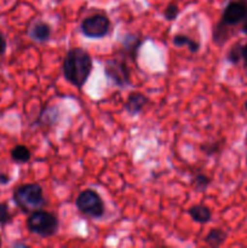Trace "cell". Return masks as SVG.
<instances>
[{
	"instance_id": "277c9868",
	"label": "cell",
	"mask_w": 247,
	"mask_h": 248,
	"mask_svg": "<svg viewBox=\"0 0 247 248\" xmlns=\"http://www.w3.org/2000/svg\"><path fill=\"white\" fill-rule=\"evenodd\" d=\"M27 229L43 239L55 236L60 229V220L53 213L39 210L31 212L27 219Z\"/></svg>"
},
{
	"instance_id": "cb8c5ba5",
	"label": "cell",
	"mask_w": 247,
	"mask_h": 248,
	"mask_svg": "<svg viewBox=\"0 0 247 248\" xmlns=\"http://www.w3.org/2000/svg\"><path fill=\"white\" fill-rule=\"evenodd\" d=\"M245 109H246V111H247V101L245 102Z\"/></svg>"
},
{
	"instance_id": "52a82bcc",
	"label": "cell",
	"mask_w": 247,
	"mask_h": 248,
	"mask_svg": "<svg viewBox=\"0 0 247 248\" xmlns=\"http://www.w3.org/2000/svg\"><path fill=\"white\" fill-rule=\"evenodd\" d=\"M104 74L119 87L130 85V70L125 62L119 60H108L104 63Z\"/></svg>"
},
{
	"instance_id": "8992f818",
	"label": "cell",
	"mask_w": 247,
	"mask_h": 248,
	"mask_svg": "<svg viewBox=\"0 0 247 248\" xmlns=\"http://www.w3.org/2000/svg\"><path fill=\"white\" fill-rule=\"evenodd\" d=\"M110 19L106 15L97 14L82 19L80 24V31L82 35L90 39H102L110 31Z\"/></svg>"
},
{
	"instance_id": "4fadbf2b",
	"label": "cell",
	"mask_w": 247,
	"mask_h": 248,
	"mask_svg": "<svg viewBox=\"0 0 247 248\" xmlns=\"http://www.w3.org/2000/svg\"><path fill=\"white\" fill-rule=\"evenodd\" d=\"M172 43H173V45L177 46V47H183V46H185V47H188V50L190 51L191 53L199 52V50H200L201 47L199 41L189 38L185 34H176V35L173 36V39H172Z\"/></svg>"
},
{
	"instance_id": "44dd1931",
	"label": "cell",
	"mask_w": 247,
	"mask_h": 248,
	"mask_svg": "<svg viewBox=\"0 0 247 248\" xmlns=\"http://www.w3.org/2000/svg\"><path fill=\"white\" fill-rule=\"evenodd\" d=\"M10 182V177L7 174L1 173L0 174V184H7Z\"/></svg>"
},
{
	"instance_id": "2e32d148",
	"label": "cell",
	"mask_w": 247,
	"mask_h": 248,
	"mask_svg": "<svg viewBox=\"0 0 247 248\" xmlns=\"http://www.w3.org/2000/svg\"><path fill=\"white\" fill-rule=\"evenodd\" d=\"M242 48H244V45L241 43H236L230 48L229 52H228L227 60L232 64H237L240 62V60L242 58Z\"/></svg>"
},
{
	"instance_id": "30bf717a",
	"label": "cell",
	"mask_w": 247,
	"mask_h": 248,
	"mask_svg": "<svg viewBox=\"0 0 247 248\" xmlns=\"http://www.w3.org/2000/svg\"><path fill=\"white\" fill-rule=\"evenodd\" d=\"M188 215L194 222L206 224L212 219V212L210 208L205 205H194L188 210Z\"/></svg>"
},
{
	"instance_id": "e0dca14e",
	"label": "cell",
	"mask_w": 247,
	"mask_h": 248,
	"mask_svg": "<svg viewBox=\"0 0 247 248\" xmlns=\"http://www.w3.org/2000/svg\"><path fill=\"white\" fill-rule=\"evenodd\" d=\"M12 215L10 212L9 205L6 202H0V225H6L11 223Z\"/></svg>"
},
{
	"instance_id": "603a6c76",
	"label": "cell",
	"mask_w": 247,
	"mask_h": 248,
	"mask_svg": "<svg viewBox=\"0 0 247 248\" xmlns=\"http://www.w3.org/2000/svg\"><path fill=\"white\" fill-rule=\"evenodd\" d=\"M241 31H242V33H245L247 35V17H246V19H245V21L242 22Z\"/></svg>"
},
{
	"instance_id": "d4e9b609",
	"label": "cell",
	"mask_w": 247,
	"mask_h": 248,
	"mask_svg": "<svg viewBox=\"0 0 247 248\" xmlns=\"http://www.w3.org/2000/svg\"><path fill=\"white\" fill-rule=\"evenodd\" d=\"M1 245H2V242H1V237H0V247H1Z\"/></svg>"
},
{
	"instance_id": "ba28073f",
	"label": "cell",
	"mask_w": 247,
	"mask_h": 248,
	"mask_svg": "<svg viewBox=\"0 0 247 248\" xmlns=\"http://www.w3.org/2000/svg\"><path fill=\"white\" fill-rule=\"evenodd\" d=\"M149 103V99L142 92H132L127 97V101L124 104V109L130 115L136 116L144 109V107Z\"/></svg>"
},
{
	"instance_id": "7402d4cb",
	"label": "cell",
	"mask_w": 247,
	"mask_h": 248,
	"mask_svg": "<svg viewBox=\"0 0 247 248\" xmlns=\"http://www.w3.org/2000/svg\"><path fill=\"white\" fill-rule=\"evenodd\" d=\"M242 60H244L245 65H246L247 68V44L244 46V48H242Z\"/></svg>"
},
{
	"instance_id": "ffe728a7",
	"label": "cell",
	"mask_w": 247,
	"mask_h": 248,
	"mask_svg": "<svg viewBox=\"0 0 247 248\" xmlns=\"http://www.w3.org/2000/svg\"><path fill=\"white\" fill-rule=\"evenodd\" d=\"M202 150L203 152L206 153V154H212V153H215V152H217L218 150V148H217V144H208V145H202Z\"/></svg>"
},
{
	"instance_id": "9c48e42d",
	"label": "cell",
	"mask_w": 247,
	"mask_h": 248,
	"mask_svg": "<svg viewBox=\"0 0 247 248\" xmlns=\"http://www.w3.org/2000/svg\"><path fill=\"white\" fill-rule=\"evenodd\" d=\"M51 34H52V29L50 24L44 21L34 22L28 31L29 38L40 44L47 43L51 38Z\"/></svg>"
},
{
	"instance_id": "6da1fadb",
	"label": "cell",
	"mask_w": 247,
	"mask_h": 248,
	"mask_svg": "<svg viewBox=\"0 0 247 248\" xmlns=\"http://www.w3.org/2000/svg\"><path fill=\"white\" fill-rule=\"evenodd\" d=\"M93 62L85 48L73 47L65 53L62 64L64 79L77 89H82L91 75Z\"/></svg>"
},
{
	"instance_id": "8fae6325",
	"label": "cell",
	"mask_w": 247,
	"mask_h": 248,
	"mask_svg": "<svg viewBox=\"0 0 247 248\" xmlns=\"http://www.w3.org/2000/svg\"><path fill=\"white\" fill-rule=\"evenodd\" d=\"M140 45H142V39L133 35V34H126V36L123 40L124 51H125V52L130 56L131 60L133 61H136V57H137V53Z\"/></svg>"
},
{
	"instance_id": "5b68a950",
	"label": "cell",
	"mask_w": 247,
	"mask_h": 248,
	"mask_svg": "<svg viewBox=\"0 0 247 248\" xmlns=\"http://www.w3.org/2000/svg\"><path fill=\"white\" fill-rule=\"evenodd\" d=\"M75 206L80 213L92 219H99L106 212L103 200L93 189H86L81 191L75 200Z\"/></svg>"
},
{
	"instance_id": "3957f363",
	"label": "cell",
	"mask_w": 247,
	"mask_h": 248,
	"mask_svg": "<svg viewBox=\"0 0 247 248\" xmlns=\"http://www.w3.org/2000/svg\"><path fill=\"white\" fill-rule=\"evenodd\" d=\"M12 200L26 215L41 210L46 205L44 190L38 183H27L17 186L12 194Z\"/></svg>"
},
{
	"instance_id": "484cf974",
	"label": "cell",
	"mask_w": 247,
	"mask_h": 248,
	"mask_svg": "<svg viewBox=\"0 0 247 248\" xmlns=\"http://www.w3.org/2000/svg\"><path fill=\"white\" fill-rule=\"evenodd\" d=\"M246 161H247V157H246Z\"/></svg>"
},
{
	"instance_id": "9a60e30c",
	"label": "cell",
	"mask_w": 247,
	"mask_h": 248,
	"mask_svg": "<svg viewBox=\"0 0 247 248\" xmlns=\"http://www.w3.org/2000/svg\"><path fill=\"white\" fill-rule=\"evenodd\" d=\"M211 178L208 176H206L205 173H198L193 177L191 179V184H193L194 189L196 191H206V189L210 186L211 184Z\"/></svg>"
},
{
	"instance_id": "ac0fdd59",
	"label": "cell",
	"mask_w": 247,
	"mask_h": 248,
	"mask_svg": "<svg viewBox=\"0 0 247 248\" xmlns=\"http://www.w3.org/2000/svg\"><path fill=\"white\" fill-rule=\"evenodd\" d=\"M179 15V7L178 5L174 4V2H171L166 6V9L164 10V17L166 21H174V19L178 17Z\"/></svg>"
},
{
	"instance_id": "7c38bea8",
	"label": "cell",
	"mask_w": 247,
	"mask_h": 248,
	"mask_svg": "<svg viewBox=\"0 0 247 248\" xmlns=\"http://www.w3.org/2000/svg\"><path fill=\"white\" fill-rule=\"evenodd\" d=\"M228 234L227 232L222 229V228H213L208 232V234L206 235V237L203 239L205 244L210 247H219L227 241Z\"/></svg>"
},
{
	"instance_id": "7a4b0ae2",
	"label": "cell",
	"mask_w": 247,
	"mask_h": 248,
	"mask_svg": "<svg viewBox=\"0 0 247 248\" xmlns=\"http://www.w3.org/2000/svg\"><path fill=\"white\" fill-rule=\"evenodd\" d=\"M247 17V0H230L224 7L219 23L213 31V41L222 46L229 39L228 29L239 26Z\"/></svg>"
},
{
	"instance_id": "5bb4252c",
	"label": "cell",
	"mask_w": 247,
	"mask_h": 248,
	"mask_svg": "<svg viewBox=\"0 0 247 248\" xmlns=\"http://www.w3.org/2000/svg\"><path fill=\"white\" fill-rule=\"evenodd\" d=\"M11 159L16 164H27L31 159V152L27 145L18 144L11 149Z\"/></svg>"
},
{
	"instance_id": "d6986e66",
	"label": "cell",
	"mask_w": 247,
	"mask_h": 248,
	"mask_svg": "<svg viewBox=\"0 0 247 248\" xmlns=\"http://www.w3.org/2000/svg\"><path fill=\"white\" fill-rule=\"evenodd\" d=\"M6 50H7L6 38H5L4 33H2V31H0V57H2V56L5 55Z\"/></svg>"
}]
</instances>
